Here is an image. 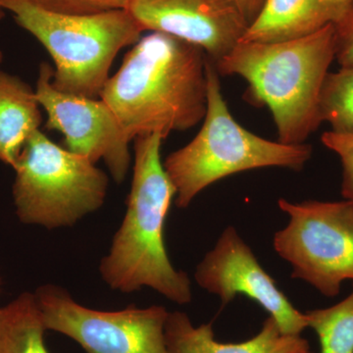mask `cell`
I'll return each instance as SVG.
<instances>
[{
    "instance_id": "6da1fadb",
    "label": "cell",
    "mask_w": 353,
    "mask_h": 353,
    "mask_svg": "<svg viewBox=\"0 0 353 353\" xmlns=\"http://www.w3.org/2000/svg\"><path fill=\"white\" fill-rule=\"evenodd\" d=\"M208 59L196 46L152 32L128 51L99 99L112 110L130 141L150 134L166 139L205 117Z\"/></svg>"
},
{
    "instance_id": "7a4b0ae2",
    "label": "cell",
    "mask_w": 353,
    "mask_h": 353,
    "mask_svg": "<svg viewBox=\"0 0 353 353\" xmlns=\"http://www.w3.org/2000/svg\"><path fill=\"white\" fill-rule=\"evenodd\" d=\"M163 137L134 139V173L127 211L99 273L109 288L131 294L150 288L178 304L192 301L188 274L172 264L165 243V223L176 189L161 159Z\"/></svg>"
},
{
    "instance_id": "3957f363",
    "label": "cell",
    "mask_w": 353,
    "mask_h": 353,
    "mask_svg": "<svg viewBox=\"0 0 353 353\" xmlns=\"http://www.w3.org/2000/svg\"><path fill=\"white\" fill-rule=\"evenodd\" d=\"M334 60L328 24L301 38L240 41L214 66L219 75L245 79L250 101L271 111L280 143L303 145L322 124L320 95Z\"/></svg>"
},
{
    "instance_id": "277c9868",
    "label": "cell",
    "mask_w": 353,
    "mask_h": 353,
    "mask_svg": "<svg viewBox=\"0 0 353 353\" xmlns=\"http://www.w3.org/2000/svg\"><path fill=\"white\" fill-rule=\"evenodd\" d=\"M206 76L208 110L201 130L163 162L176 189L179 208H187L202 190L227 176L270 167L299 172L312 157L313 148L308 143L285 145L241 126L228 108L219 73L209 58Z\"/></svg>"
},
{
    "instance_id": "5b68a950",
    "label": "cell",
    "mask_w": 353,
    "mask_h": 353,
    "mask_svg": "<svg viewBox=\"0 0 353 353\" xmlns=\"http://www.w3.org/2000/svg\"><path fill=\"white\" fill-rule=\"evenodd\" d=\"M0 6L50 53L54 88L90 99H99L118 53L145 32L126 9L70 15L31 0H0Z\"/></svg>"
},
{
    "instance_id": "8992f818",
    "label": "cell",
    "mask_w": 353,
    "mask_h": 353,
    "mask_svg": "<svg viewBox=\"0 0 353 353\" xmlns=\"http://www.w3.org/2000/svg\"><path fill=\"white\" fill-rule=\"evenodd\" d=\"M14 171V205L24 224L72 227L99 210L108 196L105 172L39 130L28 139Z\"/></svg>"
},
{
    "instance_id": "52a82bcc",
    "label": "cell",
    "mask_w": 353,
    "mask_h": 353,
    "mask_svg": "<svg viewBox=\"0 0 353 353\" xmlns=\"http://www.w3.org/2000/svg\"><path fill=\"white\" fill-rule=\"evenodd\" d=\"M289 223L274 236L273 246L292 266V278L334 297L345 281L353 282V202L280 199Z\"/></svg>"
},
{
    "instance_id": "ba28073f",
    "label": "cell",
    "mask_w": 353,
    "mask_h": 353,
    "mask_svg": "<svg viewBox=\"0 0 353 353\" xmlns=\"http://www.w3.org/2000/svg\"><path fill=\"white\" fill-rule=\"evenodd\" d=\"M36 294L46 329L75 341L87 353H169L161 305L99 311L74 301L59 285H43Z\"/></svg>"
},
{
    "instance_id": "9c48e42d",
    "label": "cell",
    "mask_w": 353,
    "mask_h": 353,
    "mask_svg": "<svg viewBox=\"0 0 353 353\" xmlns=\"http://www.w3.org/2000/svg\"><path fill=\"white\" fill-rule=\"evenodd\" d=\"M52 77L50 64L39 65L34 92L48 116L46 129L61 132L70 152L95 164L102 160L114 181L122 183L131 166V141L112 110L101 99L60 92L53 85Z\"/></svg>"
},
{
    "instance_id": "30bf717a",
    "label": "cell",
    "mask_w": 353,
    "mask_h": 353,
    "mask_svg": "<svg viewBox=\"0 0 353 353\" xmlns=\"http://www.w3.org/2000/svg\"><path fill=\"white\" fill-rule=\"evenodd\" d=\"M194 279L202 289L220 297L223 307L243 294L268 312L283 333L301 336L307 328L304 313L264 270L236 228L223 231L213 250L197 265Z\"/></svg>"
},
{
    "instance_id": "8fae6325",
    "label": "cell",
    "mask_w": 353,
    "mask_h": 353,
    "mask_svg": "<svg viewBox=\"0 0 353 353\" xmlns=\"http://www.w3.org/2000/svg\"><path fill=\"white\" fill-rule=\"evenodd\" d=\"M126 10L143 31L196 46L213 64L233 50L248 28L233 0H132Z\"/></svg>"
},
{
    "instance_id": "7c38bea8",
    "label": "cell",
    "mask_w": 353,
    "mask_h": 353,
    "mask_svg": "<svg viewBox=\"0 0 353 353\" xmlns=\"http://www.w3.org/2000/svg\"><path fill=\"white\" fill-rule=\"evenodd\" d=\"M165 340L169 353H310L307 340L283 333L271 316L250 340L224 343L216 341L212 323L194 327L188 314L174 311L167 317Z\"/></svg>"
},
{
    "instance_id": "4fadbf2b",
    "label": "cell",
    "mask_w": 353,
    "mask_h": 353,
    "mask_svg": "<svg viewBox=\"0 0 353 353\" xmlns=\"http://www.w3.org/2000/svg\"><path fill=\"white\" fill-rule=\"evenodd\" d=\"M41 122L34 90L0 70V161L15 169L23 148Z\"/></svg>"
},
{
    "instance_id": "5bb4252c",
    "label": "cell",
    "mask_w": 353,
    "mask_h": 353,
    "mask_svg": "<svg viewBox=\"0 0 353 353\" xmlns=\"http://www.w3.org/2000/svg\"><path fill=\"white\" fill-rule=\"evenodd\" d=\"M326 25L319 0H266L241 41L273 43L301 38Z\"/></svg>"
},
{
    "instance_id": "9a60e30c",
    "label": "cell",
    "mask_w": 353,
    "mask_h": 353,
    "mask_svg": "<svg viewBox=\"0 0 353 353\" xmlns=\"http://www.w3.org/2000/svg\"><path fill=\"white\" fill-rule=\"evenodd\" d=\"M36 294L23 292L0 308V353H50Z\"/></svg>"
},
{
    "instance_id": "2e32d148",
    "label": "cell",
    "mask_w": 353,
    "mask_h": 353,
    "mask_svg": "<svg viewBox=\"0 0 353 353\" xmlns=\"http://www.w3.org/2000/svg\"><path fill=\"white\" fill-rule=\"evenodd\" d=\"M307 328L317 334L319 353H353V284L345 299L304 313Z\"/></svg>"
},
{
    "instance_id": "e0dca14e",
    "label": "cell",
    "mask_w": 353,
    "mask_h": 353,
    "mask_svg": "<svg viewBox=\"0 0 353 353\" xmlns=\"http://www.w3.org/2000/svg\"><path fill=\"white\" fill-rule=\"evenodd\" d=\"M320 116L332 132L353 134V68L327 74L320 95Z\"/></svg>"
},
{
    "instance_id": "ac0fdd59",
    "label": "cell",
    "mask_w": 353,
    "mask_h": 353,
    "mask_svg": "<svg viewBox=\"0 0 353 353\" xmlns=\"http://www.w3.org/2000/svg\"><path fill=\"white\" fill-rule=\"evenodd\" d=\"M52 12L70 15H90L127 9L132 0H31Z\"/></svg>"
},
{
    "instance_id": "d6986e66",
    "label": "cell",
    "mask_w": 353,
    "mask_h": 353,
    "mask_svg": "<svg viewBox=\"0 0 353 353\" xmlns=\"http://www.w3.org/2000/svg\"><path fill=\"white\" fill-rule=\"evenodd\" d=\"M323 145L340 157L343 167L341 196L353 202V134L324 132L321 137Z\"/></svg>"
},
{
    "instance_id": "ffe728a7",
    "label": "cell",
    "mask_w": 353,
    "mask_h": 353,
    "mask_svg": "<svg viewBox=\"0 0 353 353\" xmlns=\"http://www.w3.org/2000/svg\"><path fill=\"white\" fill-rule=\"evenodd\" d=\"M333 25L334 60L341 68H353V6Z\"/></svg>"
},
{
    "instance_id": "44dd1931",
    "label": "cell",
    "mask_w": 353,
    "mask_h": 353,
    "mask_svg": "<svg viewBox=\"0 0 353 353\" xmlns=\"http://www.w3.org/2000/svg\"><path fill=\"white\" fill-rule=\"evenodd\" d=\"M353 0H319L323 16L328 24H333L350 7Z\"/></svg>"
},
{
    "instance_id": "7402d4cb",
    "label": "cell",
    "mask_w": 353,
    "mask_h": 353,
    "mask_svg": "<svg viewBox=\"0 0 353 353\" xmlns=\"http://www.w3.org/2000/svg\"><path fill=\"white\" fill-rule=\"evenodd\" d=\"M248 26L256 19L266 0H233Z\"/></svg>"
},
{
    "instance_id": "603a6c76",
    "label": "cell",
    "mask_w": 353,
    "mask_h": 353,
    "mask_svg": "<svg viewBox=\"0 0 353 353\" xmlns=\"http://www.w3.org/2000/svg\"><path fill=\"white\" fill-rule=\"evenodd\" d=\"M4 15H6V10H4V9L2 8L1 6H0V20H1L2 18L4 17Z\"/></svg>"
},
{
    "instance_id": "cb8c5ba5",
    "label": "cell",
    "mask_w": 353,
    "mask_h": 353,
    "mask_svg": "<svg viewBox=\"0 0 353 353\" xmlns=\"http://www.w3.org/2000/svg\"><path fill=\"white\" fill-rule=\"evenodd\" d=\"M2 58H3V55H2V52L0 51V64H1Z\"/></svg>"
},
{
    "instance_id": "d4e9b609",
    "label": "cell",
    "mask_w": 353,
    "mask_h": 353,
    "mask_svg": "<svg viewBox=\"0 0 353 353\" xmlns=\"http://www.w3.org/2000/svg\"><path fill=\"white\" fill-rule=\"evenodd\" d=\"M1 285H2V281H1V278H0V292H1Z\"/></svg>"
}]
</instances>
